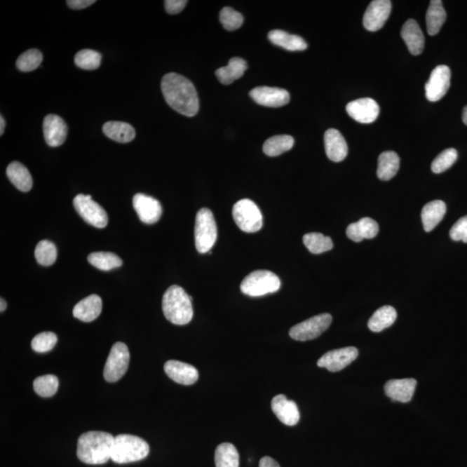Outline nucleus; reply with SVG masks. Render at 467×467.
<instances>
[{"label": "nucleus", "instance_id": "nucleus-30", "mask_svg": "<svg viewBox=\"0 0 467 467\" xmlns=\"http://www.w3.org/2000/svg\"><path fill=\"white\" fill-rule=\"evenodd\" d=\"M399 168L400 158L395 151H384L378 158V179L384 181L391 180L398 172Z\"/></svg>", "mask_w": 467, "mask_h": 467}, {"label": "nucleus", "instance_id": "nucleus-26", "mask_svg": "<svg viewBox=\"0 0 467 467\" xmlns=\"http://www.w3.org/2000/svg\"><path fill=\"white\" fill-rule=\"evenodd\" d=\"M6 175L15 187L23 192L32 190L33 180L29 170L20 162L11 163L6 169Z\"/></svg>", "mask_w": 467, "mask_h": 467}, {"label": "nucleus", "instance_id": "nucleus-20", "mask_svg": "<svg viewBox=\"0 0 467 467\" xmlns=\"http://www.w3.org/2000/svg\"><path fill=\"white\" fill-rule=\"evenodd\" d=\"M271 406L273 412L283 424L295 426L298 424L299 411L294 401H290L284 395H278L273 398Z\"/></svg>", "mask_w": 467, "mask_h": 467}, {"label": "nucleus", "instance_id": "nucleus-4", "mask_svg": "<svg viewBox=\"0 0 467 467\" xmlns=\"http://www.w3.org/2000/svg\"><path fill=\"white\" fill-rule=\"evenodd\" d=\"M149 452V445L140 437L119 435L114 437L111 459L117 464H128L142 461Z\"/></svg>", "mask_w": 467, "mask_h": 467}, {"label": "nucleus", "instance_id": "nucleus-25", "mask_svg": "<svg viewBox=\"0 0 467 467\" xmlns=\"http://www.w3.org/2000/svg\"><path fill=\"white\" fill-rule=\"evenodd\" d=\"M446 211V203L441 200L427 203L421 210V220L425 231H432L442 221Z\"/></svg>", "mask_w": 467, "mask_h": 467}, {"label": "nucleus", "instance_id": "nucleus-37", "mask_svg": "<svg viewBox=\"0 0 467 467\" xmlns=\"http://www.w3.org/2000/svg\"><path fill=\"white\" fill-rule=\"evenodd\" d=\"M35 257L40 265L46 266L53 265L57 257V247L50 241H41L36 247Z\"/></svg>", "mask_w": 467, "mask_h": 467}, {"label": "nucleus", "instance_id": "nucleus-9", "mask_svg": "<svg viewBox=\"0 0 467 467\" xmlns=\"http://www.w3.org/2000/svg\"><path fill=\"white\" fill-rule=\"evenodd\" d=\"M76 212L88 224L95 228L103 229L109 224L106 210L92 199L90 195L79 194L73 200Z\"/></svg>", "mask_w": 467, "mask_h": 467}, {"label": "nucleus", "instance_id": "nucleus-14", "mask_svg": "<svg viewBox=\"0 0 467 467\" xmlns=\"http://www.w3.org/2000/svg\"><path fill=\"white\" fill-rule=\"evenodd\" d=\"M133 205L140 221L144 224H154L161 219L163 210L161 203L157 199L138 194L133 196Z\"/></svg>", "mask_w": 467, "mask_h": 467}, {"label": "nucleus", "instance_id": "nucleus-23", "mask_svg": "<svg viewBox=\"0 0 467 467\" xmlns=\"http://www.w3.org/2000/svg\"><path fill=\"white\" fill-rule=\"evenodd\" d=\"M401 36L411 54L418 55L422 53L425 38L417 21L407 20L402 26Z\"/></svg>", "mask_w": 467, "mask_h": 467}, {"label": "nucleus", "instance_id": "nucleus-5", "mask_svg": "<svg viewBox=\"0 0 467 467\" xmlns=\"http://www.w3.org/2000/svg\"><path fill=\"white\" fill-rule=\"evenodd\" d=\"M280 278L269 270H257L245 277L241 284V291L250 297H261L273 294L280 288Z\"/></svg>", "mask_w": 467, "mask_h": 467}, {"label": "nucleus", "instance_id": "nucleus-49", "mask_svg": "<svg viewBox=\"0 0 467 467\" xmlns=\"http://www.w3.org/2000/svg\"><path fill=\"white\" fill-rule=\"evenodd\" d=\"M6 306L7 304L6 300L3 298L0 299V311H1V313L6 309Z\"/></svg>", "mask_w": 467, "mask_h": 467}, {"label": "nucleus", "instance_id": "nucleus-16", "mask_svg": "<svg viewBox=\"0 0 467 467\" xmlns=\"http://www.w3.org/2000/svg\"><path fill=\"white\" fill-rule=\"evenodd\" d=\"M251 98L259 105L280 107L290 102L289 93L280 88L257 87L250 93Z\"/></svg>", "mask_w": 467, "mask_h": 467}, {"label": "nucleus", "instance_id": "nucleus-8", "mask_svg": "<svg viewBox=\"0 0 467 467\" xmlns=\"http://www.w3.org/2000/svg\"><path fill=\"white\" fill-rule=\"evenodd\" d=\"M130 361V353L124 343L114 344L107 357L103 376L109 383H116L127 373Z\"/></svg>", "mask_w": 467, "mask_h": 467}, {"label": "nucleus", "instance_id": "nucleus-32", "mask_svg": "<svg viewBox=\"0 0 467 467\" xmlns=\"http://www.w3.org/2000/svg\"><path fill=\"white\" fill-rule=\"evenodd\" d=\"M398 318L394 307L385 306L377 310L368 322V327L370 331L374 332H380L384 329L391 327L395 323Z\"/></svg>", "mask_w": 467, "mask_h": 467}, {"label": "nucleus", "instance_id": "nucleus-18", "mask_svg": "<svg viewBox=\"0 0 467 467\" xmlns=\"http://www.w3.org/2000/svg\"><path fill=\"white\" fill-rule=\"evenodd\" d=\"M164 370L170 379L182 385H192L198 380V370L188 363L170 360L165 363Z\"/></svg>", "mask_w": 467, "mask_h": 467}, {"label": "nucleus", "instance_id": "nucleus-38", "mask_svg": "<svg viewBox=\"0 0 467 467\" xmlns=\"http://www.w3.org/2000/svg\"><path fill=\"white\" fill-rule=\"evenodd\" d=\"M58 387V378L54 375L36 377L33 383L35 392L42 398H51L57 393Z\"/></svg>", "mask_w": 467, "mask_h": 467}, {"label": "nucleus", "instance_id": "nucleus-50", "mask_svg": "<svg viewBox=\"0 0 467 467\" xmlns=\"http://www.w3.org/2000/svg\"><path fill=\"white\" fill-rule=\"evenodd\" d=\"M462 120L463 122H464V123L467 126V106L464 109H463Z\"/></svg>", "mask_w": 467, "mask_h": 467}, {"label": "nucleus", "instance_id": "nucleus-33", "mask_svg": "<svg viewBox=\"0 0 467 467\" xmlns=\"http://www.w3.org/2000/svg\"><path fill=\"white\" fill-rule=\"evenodd\" d=\"M217 467H239L240 456L236 448L231 443H222L215 453Z\"/></svg>", "mask_w": 467, "mask_h": 467}, {"label": "nucleus", "instance_id": "nucleus-10", "mask_svg": "<svg viewBox=\"0 0 467 467\" xmlns=\"http://www.w3.org/2000/svg\"><path fill=\"white\" fill-rule=\"evenodd\" d=\"M332 317L329 313H322L309 318L302 323L292 326L289 335L297 341H309L317 339L331 325Z\"/></svg>", "mask_w": 467, "mask_h": 467}, {"label": "nucleus", "instance_id": "nucleus-35", "mask_svg": "<svg viewBox=\"0 0 467 467\" xmlns=\"http://www.w3.org/2000/svg\"><path fill=\"white\" fill-rule=\"evenodd\" d=\"M295 144V140L290 135H276L266 140L263 144V151L269 157H276L291 150Z\"/></svg>", "mask_w": 467, "mask_h": 467}, {"label": "nucleus", "instance_id": "nucleus-42", "mask_svg": "<svg viewBox=\"0 0 467 467\" xmlns=\"http://www.w3.org/2000/svg\"><path fill=\"white\" fill-rule=\"evenodd\" d=\"M57 343V336L54 332H44L34 337L32 341L33 351L44 353L53 349Z\"/></svg>", "mask_w": 467, "mask_h": 467}, {"label": "nucleus", "instance_id": "nucleus-17", "mask_svg": "<svg viewBox=\"0 0 467 467\" xmlns=\"http://www.w3.org/2000/svg\"><path fill=\"white\" fill-rule=\"evenodd\" d=\"M43 135L46 142L51 147H57L65 143L68 133L65 121L60 116L49 114L43 121Z\"/></svg>", "mask_w": 467, "mask_h": 467}, {"label": "nucleus", "instance_id": "nucleus-27", "mask_svg": "<svg viewBox=\"0 0 467 467\" xmlns=\"http://www.w3.org/2000/svg\"><path fill=\"white\" fill-rule=\"evenodd\" d=\"M269 39L274 46L289 51H302L307 49V43L302 36L291 35L281 29H274L269 34Z\"/></svg>", "mask_w": 467, "mask_h": 467}, {"label": "nucleus", "instance_id": "nucleus-24", "mask_svg": "<svg viewBox=\"0 0 467 467\" xmlns=\"http://www.w3.org/2000/svg\"><path fill=\"white\" fill-rule=\"evenodd\" d=\"M379 232V226L375 220L370 217H363L354 224L348 226L346 235L356 243H360L365 239H372Z\"/></svg>", "mask_w": 467, "mask_h": 467}, {"label": "nucleus", "instance_id": "nucleus-13", "mask_svg": "<svg viewBox=\"0 0 467 467\" xmlns=\"http://www.w3.org/2000/svg\"><path fill=\"white\" fill-rule=\"evenodd\" d=\"M392 8L391 1L389 0H375L370 4L365 15L363 23L367 31L377 32L383 27Z\"/></svg>", "mask_w": 467, "mask_h": 467}, {"label": "nucleus", "instance_id": "nucleus-41", "mask_svg": "<svg viewBox=\"0 0 467 467\" xmlns=\"http://www.w3.org/2000/svg\"><path fill=\"white\" fill-rule=\"evenodd\" d=\"M458 158L457 151L454 148H448L440 153L433 161L432 172L436 174L442 173L445 170L449 169Z\"/></svg>", "mask_w": 467, "mask_h": 467}, {"label": "nucleus", "instance_id": "nucleus-15", "mask_svg": "<svg viewBox=\"0 0 467 467\" xmlns=\"http://www.w3.org/2000/svg\"><path fill=\"white\" fill-rule=\"evenodd\" d=\"M348 114L359 123L370 124L379 116L380 107L370 98H362L351 102L346 106Z\"/></svg>", "mask_w": 467, "mask_h": 467}, {"label": "nucleus", "instance_id": "nucleus-47", "mask_svg": "<svg viewBox=\"0 0 467 467\" xmlns=\"http://www.w3.org/2000/svg\"><path fill=\"white\" fill-rule=\"evenodd\" d=\"M259 467H280L276 461L271 457L266 456L259 461Z\"/></svg>", "mask_w": 467, "mask_h": 467}, {"label": "nucleus", "instance_id": "nucleus-29", "mask_svg": "<svg viewBox=\"0 0 467 467\" xmlns=\"http://www.w3.org/2000/svg\"><path fill=\"white\" fill-rule=\"evenodd\" d=\"M103 133L119 143L131 142L135 138V130L131 125L121 121H109L104 124Z\"/></svg>", "mask_w": 467, "mask_h": 467}, {"label": "nucleus", "instance_id": "nucleus-39", "mask_svg": "<svg viewBox=\"0 0 467 467\" xmlns=\"http://www.w3.org/2000/svg\"><path fill=\"white\" fill-rule=\"evenodd\" d=\"M42 62V53L39 50L32 49L24 52L18 58L16 65L22 72H31L38 69Z\"/></svg>", "mask_w": 467, "mask_h": 467}, {"label": "nucleus", "instance_id": "nucleus-3", "mask_svg": "<svg viewBox=\"0 0 467 467\" xmlns=\"http://www.w3.org/2000/svg\"><path fill=\"white\" fill-rule=\"evenodd\" d=\"M192 298L179 285H172L165 291L162 299V309L166 320L174 325H184L194 318Z\"/></svg>", "mask_w": 467, "mask_h": 467}, {"label": "nucleus", "instance_id": "nucleus-1", "mask_svg": "<svg viewBox=\"0 0 467 467\" xmlns=\"http://www.w3.org/2000/svg\"><path fill=\"white\" fill-rule=\"evenodd\" d=\"M163 95L168 105L184 116L198 114L199 101L194 83L177 73H168L161 81Z\"/></svg>", "mask_w": 467, "mask_h": 467}, {"label": "nucleus", "instance_id": "nucleus-40", "mask_svg": "<svg viewBox=\"0 0 467 467\" xmlns=\"http://www.w3.org/2000/svg\"><path fill=\"white\" fill-rule=\"evenodd\" d=\"M102 62V55L92 50H83L77 52L75 64L80 69L94 70L98 69Z\"/></svg>", "mask_w": 467, "mask_h": 467}, {"label": "nucleus", "instance_id": "nucleus-21", "mask_svg": "<svg viewBox=\"0 0 467 467\" xmlns=\"http://www.w3.org/2000/svg\"><path fill=\"white\" fill-rule=\"evenodd\" d=\"M325 153L333 162H341L346 158L348 146L341 133L337 129H329L324 137Z\"/></svg>", "mask_w": 467, "mask_h": 467}, {"label": "nucleus", "instance_id": "nucleus-34", "mask_svg": "<svg viewBox=\"0 0 467 467\" xmlns=\"http://www.w3.org/2000/svg\"><path fill=\"white\" fill-rule=\"evenodd\" d=\"M88 262L95 268L102 271H110V270L120 268L123 262L117 255L111 252H95L88 257Z\"/></svg>", "mask_w": 467, "mask_h": 467}, {"label": "nucleus", "instance_id": "nucleus-19", "mask_svg": "<svg viewBox=\"0 0 467 467\" xmlns=\"http://www.w3.org/2000/svg\"><path fill=\"white\" fill-rule=\"evenodd\" d=\"M417 384L414 378L389 380L384 386L385 394L393 401L409 402L413 398Z\"/></svg>", "mask_w": 467, "mask_h": 467}, {"label": "nucleus", "instance_id": "nucleus-48", "mask_svg": "<svg viewBox=\"0 0 467 467\" xmlns=\"http://www.w3.org/2000/svg\"><path fill=\"white\" fill-rule=\"evenodd\" d=\"M0 135H3L4 131H5L6 128V121L5 119L1 116H0Z\"/></svg>", "mask_w": 467, "mask_h": 467}, {"label": "nucleus", "instance_id": "nucleus-31", "mask_svg": "<svg viewBox=\"0 0 467 467\" xmlns=\"http://www.w3.org/2000/svg\"><path fill=\"white\" fill-rule=\"evenodd\" d=\"M447 20V13L445 11L442 1L440 0H432L426 15L427 29L429 35L438 34L441 27Z\"/></svg>", "mask_w": 467, "mask_h": 467}, {"label": "nucleus", "instance_id": "nucleus-11", "mask_svg": "<svg viewBox=\"0 0 467 467\" xmlns=\"http://www.w3.org/2000/svg\"><path fill=\"white\" fill-rule=\"evenodd\" d=\"M451 70L447 65L437 66L426 83V97L430 102H438L446 95L451 84Z\"/></svg>", "mask_w": 467, "mask_h": 467}, {"label": "nucleus", "instance_id": "nucleus-44", "mask_svg": "<svg viewBox=\"0 0 467 467\" xmlns=\"http://www.w3.org/2000/svg\"><path fill=\"white\" fill-rule=\"evenodd\" d=\"M450 237L456 242L462 241L463 243H467V216L456 222L451 229Z\"/></svg>", "mask_w": 467, "mask_h": 467}, {"label": "nucleus", "instance_id": "nucleus-43", "mask_svg": "<svg viewBox=\"0 0 467 467\" xmlns=\"http://www.w3.org/2000/svg\"><path fill=\"white\" fill-rule=\"evenodd\" d=\"M243 16L231 7H224L220 13V21L224 27L229 32L236 31L243 24Z\"/></svg>", "mask_w": 467, "mask_h": 467}, {"label": "nucleus", "instance_id": "nucleus-7", "mask_svg": "<svg viewBox=\"0 0 467 467\" xmlns=\"http://www.w3.org/2000/svg\"><path fill=\"white\" fill-rule=\"evenodd\" d=\"M232 216L241 231L255 233L262 228V215L258 206L250 199H242L233 207Z\"/></svg>", "mask_w": 467, "mask_h": 467}, {"label": "nucleus", "instance_id": "nucleus-36", "mask_svg": "<svg viewBox=\"0 0 467 467\" xmlns=\"http://www.w3.org/2000/svg\"><path fill=\"white\" fill-rule=\"evenodd\" d=\"M303 243L311 254L320 255L332 250L333 243L329 236L321 233H309L303 237Z\"/></svg>", "mask_w": 467, "mask_h": 467}, {"label": "nucleus", "instance_id": "nucleus-12", "mask_svg": "<svg viewBox=\"0 0 467 467\" xmlns=\"http://www.w3.org/2000/svg\"><path fill=\"white\" fill-rule=\"evenodd\" d=\"M358 350L356 347L341 348L326 353L318 359V366L325 368L331 372L344 370L358 358Z\"/></svg>", "mask_w": 467, "mask_h": 467}, {"label": "nucleus", "instance_id": "nucleus-45", "mask_svg": "<svg viewBox=\"0 0 467 467\" xmlns=\"http://www.w3.org/2000/svg\"><path fill=\"white\" fill-rule=\"evenodd\" d=\"M187 3V0H166L165 8L169 14H177L184 10Z\"/></svg>", "mask_w": 467, "mask_h": 467}, {"label": "nucleus", "instance_id": "nucleus-46", "mask_svg": "<svg viewBox=\"0 0 467 467\" xmlns=\"http://www.w3.org/2000/svg\"><path fill=\"white\" fill-rule=\"evenodd\" d=\"M66 3L72 9L81 10L92 6L95 1V0H68Z\"/></svg>", "mask_w": 467, "mask_h": 467}, {"label": "nucleus", "instance_id": "nucleus-2", "mask_svg": "<svg viewBox=\"0 0 467 467\" xmlns=\"http://www.w3.org/2000/svg\"><path fill=\"white\" fill-rule=\"evenodd\" d=\"M114 437L111 433L90 431L78 439L77 457L88 465H102L111 459Z\"/></svg>", "mask_w": 467, "mask_h": 467}, {"label": "nucleus", "instance_id": "nucleus-28", "mask_svg": "<svg viewBox=\"0 0 467 467\" xmlns=\"http://www.w3.org/2000/svg\"><path fill=\"white\" fill-rule=\"evenodd\" d=\"M248 69L247 62L244 59L233 57L229 60L227 66L222 67L216 72V76L220 83L229 85L234 81L240 79Z\"/></svg>", "mask_w": 467, "mask_h": 467}, {"label": "nucleus", "instance_id": "nucleus-22", "mask_svg": "<svg viewBox=\"0 0 467 467\" xmlns=\"http://www.w3.org/2000/svg\"><path fill=\"white\" fill-rule=\"evenodd\" d=\"M102 300L97 295H91L78 302L73 309V316L83 322L90 323L101 315Z\"/></svg>", "mask_w": 467, "mask_h": 467}, {"label": "nucleus", "instance_id": "nucleus-6", "mask_svg": "<svg viewBox=\"0 0 467 467\" xmlns=\"http://www.w3.org/2000/svg\"><path fill=\"white\" fill-rule=\"evenodd\" d=\"M217 239V227L213 213L203 208L196 213L195 224V243L200 254L210 252Z\"/></svg>", "mask_w": 467, "mask_h": 467}]
</instances>
